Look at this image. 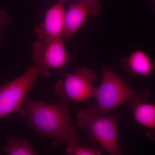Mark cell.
<instances>
[{
  "label": "cell",
  "instance_id": "12",
  "mask_svg": "<svg viewBox=\"0 0 155 155\" xmlns=\"http://www.w3.org/2000/svg\"><path fill=\"white\" fill-rule=\"evenodd\" d=\"M66 152L72 155H100L102 152L94 148L81 146L78 143L68 146Z\"/></svg>",
  "mask_w": 155,
  "mask_h": 155
},
{
  "label": "cell",
  "instance_id": "5",
  "mask_svg": "<svg viewBox=\"0 0 155 155\" xmlns=\"http://www.w3.org/2000/svg\"><path fill=\"white\" fill-rule=\"evenodd\" d=\"M34 63L39 75L47 77L51 69L61 70L72 60L67 51L63 38L46 41L38 39L32 47Z\"/></svg>",
  "mask_w": 155,
  "mask_h": 155
},
{
  "label": "cell",
  "instance_id": "1",
  "mask_svg": "<svg viewBox=\"0 0 155 155\" xmlns=\"http://www.w3.org/2000/svg\"><path fill=\"white\" fill-rule=\"evenodd\" d=\"M69 101L60 99L59 104H48L32 101L25 97L23 101L27 126L39 138L49 140L53 146L72 145L79 143L82 138L71 122L67 104Z\"/></svg>",
  "mask_w": 155,
  "mask_h": 155
},
{
  "label": "cell",
  "instance_id": "6",
  "mask_svg": "<svg viewBox=\"0 0 155 155\" xmlns=\"http://www.w3.org/2000/svg\"><path fill=\"white\" fill-rule=\"evenodd\" d=\"M64 73V79L58 81L55 86L60 99L79 102L94 98L97 88L92 85L97 78L94 71L84 67L75 73Z\"/></svg>",
  "mask_w": 155,
  "mask_h": 155
},
{
  "label": "cell",
  "instance_id": "15",
  "mask_svg": "<svg viewBox=\"0 0 155 155\" xmlns=\"http://www.w3.org/2000/svg\"><path fill=\"white\" fill-rule=\"evenodd\" d=\"M154 2H155V7H154V8H155V0H154Z\"/></svg>",
  "mask_w": 155,
  "mask_h": 155
},
{
  "label": "cell",
  "instance_id": "9",
  "mask_svg": "<svg viewBox=\"0 0 155 155\" xmlns=\"http://www.w3.org/2000/svg\"><path fill=\"white\" fill-rule=\"evenodd\" d=\"M121 67L133 76L146 78L155 72V61L143 51L137 50L121 60Z\"/></svg>",
  "mask_w": 155,
  "mask_h": 155
},
{
  "label": "cell",
  "instance_id": "7",
  "mask_svg": "<svg viewBox=\"0 0 155 155\" xmlns=\"http://www.w3.org/2000/svg\"><path fill=\"white\" fill-rule=\"evenodd\" d=\"M101 10L102 5L98 0H80L70 5L65 12L62 34L64 39L70 41L87 17L97 16Z\"/></svg>",
  "mask_w": 155,
  "mask_h": 155
},
{
  "label": "cell",
  "instance_id": "10",
  "mask_svg": "<svg viewBox=\"0 0 155 155\" xmlns=\"http://www.w3.org/2000/svg\"><path fill=\"white\" fill-rule=\"evenodd\" d=\"M134 120L149 129L147 137L155 140V100L153 104L145 102L130 104Z\"/></svg>",
  "mask_w": 155,
  "mask_h": 155
},
{
  "label": "cell",
  "instance_id": "8",
  "mask_svg": "<svg viewBox=\"0 0 155 155\" xmlns=\"http://www.w3.org/2000/svg\"><path fill=\"white\" fill-rule=\"evenodd\" d=\"M65 12L60 1L47 11L43 22L34 29L38 39L49 41L63 38Z\"/></svg>",
  "mask_w": 155,
  "mask_h": 155
},
{
  "label": "cell",
  "instance_id": "3",
  "mask_svg": "<svg viewBox=\"0 0 155 155\" xmlns=\"http://www.w3.org/2000/svg\"><path fill=\"white\" fill-rule=\"evenodd\" d=\"M118 117L117 115H100L97 107L91 106L81 109L76 124L86 130L88 138L94 144L98 143L109 154H121L118 142Z\"/></svg>",
  "mask_w": 155,
  "mask_h": 155
},
{
  "label": "cell",
  "instance_id": "14",
  "mask_svg": "<svg viewBox=\"0 0 155 155\" xmlns=\"http://www.w3.org/2000/svg\"><path fill=\"white\" fill-rule=\"evenodd\" d=\"M59 1H61V2H64V1H67V0H59Z\"/></svg>",
  "mask_w": 155,
  "mask_h": 155
},
{
  "label": "cell",
  "instance_id": "2",
  "mask_svg": "<svg viewBox=\"0 0 155 155\" xmlns=\"http://www.w3.org/2000/svg\"><path fill=\"white\" fill-rule=\"evenodd\" d=\"M146 88L134 90L123 79L107 66L103 67L101 82L96 90L94 98L96 101L100 115H105L127 102L130 104L146 102L150 96Z\"/></svg>",
  "mask_w": 155,
  "mask_h": 155
},
{
  "label": "cell",
  "instance_id": "4",
  "mask_svg": "<svg viewBox=\"0 0 155 155\" xmlns=\"http://www.w3.org/2000/svg\"><path fill=\"white\" fill-rule=\"evenodd\" d=\"M38 72L32 66L19 77L0 86V119L17 111L25 116L24 99L37 80Z\"/></svg>",
  "mask_w": 155,
  "mask_h": 155
},
{
  "label": "cell",
  "instance_id": "11",
  "mask_svg": "<svg viewBox=\"0 0 155 155\" xmlns=\"http://www.w3.org/2000/svg\"><path fill=\"white\" fill-rule=\"evenodd\" d=\"M2 151L7 155H36L30 142L26 137L15 138L9 137L5 144L2 147Z\"/></svg>",
  "mask_w": 155,
  "mask_h": 155
},
{
  "label": "cell",
  "instance_id": "13",
  "mask_svg": "<svg viewBox=\"0 0 155 155\" xmlns=\"http://www.w3.org/2000/svg\"><path fill=\"white\" fill-rule=\"evenodd\" d=\"M11 22V19L5 12L0 11V27L2 25H9Z\"/></svg>",
  "mask_w": 155,
  "mask_h": 155
}]
</instances>
